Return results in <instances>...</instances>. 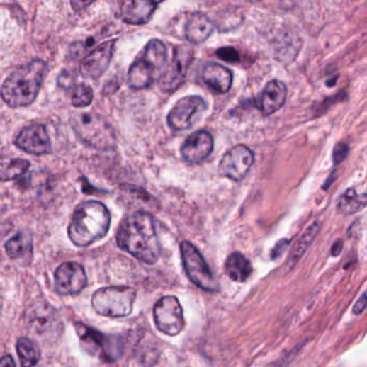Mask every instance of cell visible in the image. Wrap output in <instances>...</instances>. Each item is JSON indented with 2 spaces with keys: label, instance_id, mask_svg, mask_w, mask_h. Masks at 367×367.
I'll return each mask as SVG.
<instances>
[{
  "label": "cell",
  "instance_id": "4dcf8cb0",
  "mask_svg": "<svg viewBox=\"0 0 367 367\" xmlns=\"http://www.w3.org/2000/svg\"><path fill=\"white\" fill-rule=\"evenodd\" d=\"M348 153H349V147L347 145L344 144V142L336 145L333 152L334 163H341L347 157Z\"/></svg>",
  "mask_w": 367,
  "mask_h": 367
},
{
  "label": "cell",
  "instance_id": "e575fe53",
  "mask_svg": "<svg viewBox=\"0 0 367 367\" xmlns=\"http://www.w3.org/2000/svg\"><path fill=\"white\" fill-rule=\"evenodd\" d=\"M90 5H92V1H91V3H86V1H72V6L74 11H80V10L86 9V8Z\"/></svg>",
  "mask_w": 367,
  "mask_h": 367
},
{
  "label": "cell",
  "instance_id": "8992f818",
  "mask_svg": "<svg viewBox=\"0 0 367 367\" xmlns=\"http://www.w3.org/2000/svg\"><path fill=\"white\" fill-rule=\"evenodd\" d=\"M136 295L130 287L101 288L93 294V308L101 316L124 318L132 314Z\"/></svg>",
  "mask_w": 367,
  "mask_h": 367
},
{
  "label": "cell",
  "instance_id": "9a60e30c",
  "mask_svg": "<svg viewBox=\"0 0 367 367\" xmlns=\"http://www.w3.org/2000/svg\"><path fill=\"white\" fill-rule=\"evenodd\" d=\"M14 144L28 154L45 155L52 151L49 134L43 124H30L23 128L14 139Z\"/></svg>",
  "mask_w": 367,
  "mask_h": 367
},
{
  "label": "cell",
  "instance_id": "52a82bcc",
  "mask_svg": "<svg viewBox=\"0 0 367 367\" xmlns=\"http://www.w3.org/2000/svg\"><path fill=\"white\" fill-rule=\"evenodd\" d=\"M76 329L84 351L103 362H115L123 354V341L119 336L107 335L81 323H77Z\"/></svg>",
  "mask_w": 367,
  "mask_h": 367
},
{
  "label": "cell",
  "instance_id": "5bb4252c",
  "mask_svg": "<svg viewBox=\"0 0 367 367\" xmlns=\"http://www.w3.org/2000/svg\"><path fill=\"white\" fill-rule=\"evenodd\" d=\"M54 283L60 295H76L88 285V277L82 265L77 262H66L56 269Z\"/></svg>",
  "mask_w": 367,
  "mask_h": 367
},
{
  "label": "cell",
  "instance_id": "5b68a950",
  "mask_svg": "<svg viewBox=\"0 0 367 367\" xmlns=\"http://www.w3.org/2000/svg\"><path fill=\"white\" fill-rule=\"evenodd\" d=\"M72 130L84 144L98 150L115 148L117 137L111 124L96 112H83L70 120Z\"/></svg>",
  "mask_w": 367,
  "mask_h": 367
},
{
  "label": "cell",
  "instance_id": "3957f363",
  "mask_svg": "<svg viewBox=\"0 0 367 367\" xmlns=\"http://www.w3.org/2000/svg\"><path fill=\"white\" fill-rule=\"evenodd\" d=\"M111 215L103 203L83 202L77 207L68 227V236L77 247H89L107 235Z\"/></svg>",
  "mask_w": 367,
  "mask_h": 367
},
{
  "label": "cell",
  "instance_id": "4316f807",
  "mask_svg": "<svg viewBox=\"0 0 367 367\" xmlns=\"http://www.w3.org/2000/svg\"><path fill=\"white\" fill-rule=\"evenodd\" d=\"M16 352L22 367H33L40 360L41 352L36 343L30 338L21 337L16 343Z\"/></svg>",
  "mask_w": 367,
  "mask_h": 367
},
{
  "label": "cell",
  "instance_id": "1f68e13d",
  "mask_svg": "<svg viewBox=\"0 0 367 367\" xmlns=\"http://www.w3.org/2000/svg\"><path fill=\"white\" fill-rule=\"evenodd\" d=\"M367 307V291L361 296L360 300L356 303L354 307V312L356 315H360Z\"/></svg>",
  "mask_w": 367,
  "mask_h": 367
},
{
  "label": "cell",
  "instance_id": "7c38bea8",
  "mask_svg": "<svg viewBox=\"0 0 367 367\" xmlns=\"http://www.w3.org/2000/svg\"><path fill=\"white\" fill-rule=\"evenodd\" d=\"M155 325L162 333L176 336L184 329V309L175 296H164L153 309Z\"/></svg>",
  "mask_w": 367,
  "mask_h": 367
},
{
  "label": "cell",
  "instance_id": "7a4b0ae2",
  "mask_svg": "<svg viewBox=\"0 0 367 367\" xmlns=\"http://www.w3.org/2000/svg\"><path fill=\"white\" fill-rule=\"evenodd\" d=\"M47 70V63L43 60H34L16 68L3 83V101L11 108L26 107L34 103Z\"/></svg>",
  "mask_w": 367,
  "mask_h": 367
},
{
  "label": "cell",
  "instance_id": "e0dca14e",
  "mask_svg": "<svg viewBox=\"0 0 367 367\" xmlns=\"http://www.w3.org/2000/svg\"><path fill=\"white\" fill-rule=\"evenodd\" d=\"M181 157L190 164H201L213 151V138L207 130H197L184 140Z\"/></svg>",
  "mask_w": 367,
  "mask_h": 367
},
{
  "label": "cell",
  "instance_id": "30bf717a",
  "mask_svg": "<svg viewBox=\"0 0 367 367\" xmlns=\"http://www.w3.org/2000/svg\"><path fill=\"white\" fill-rule=\"evenodd\" d=\"M208 105L204 98L191 95L179 99L167 115V123L176 132L193 128L202 119Z\"/></svg>",
  "mask_w": 367,
  "mask_h": 367
},
{
  "label": "cell",
  "instance_id": "d6986e66",
  "mask_svg": "<svg viewBox=\"0 0 367 367\" xmlns=\"http://www.w3.org/2000/svg\"><path fill=\"white\" fill-rule=\"evenodd\" d=\"M288 90L285 83L279 80H273L267 83L262 94L259 97L258 106L263 115H271L285 103Z\"/></svg>",
  "mask_w": 367,
  "mask_h": 367
},
{
  "label": "cell",
  "instance_id": "cb8c5ba5",
  "mask_svg": "<svg viewBox=\"0 0 367 367\" xmlns=\"http://www.w3.org/2000/svg\"><path fill=\"white\" fill-rule=\"evenodd\" d=\"M6 252L12 260L26 261L32 259L33 237L26 232H20L10 238L5 244Z\"/></svg>",
  "mask_w": 367,
  "mask_h": 367
},
{
  "label": "cell",
  "instance_id": "44dd1931",
  "mask_svg": "<svg viewBox=\"0 0 367 367\" xmlns=\"http://www.w3.org/2000/svg\"><path fill=\"white\" fill-rule=\"evenodd\" d=\"M367 206V182L348 188L337 202V210L343 215H352Z\"/></svg>",
  "mask_w": 367,
  "mask_h": 367
},
{
  "label": "cell",
  "instance_id": "836d02e7",
  "mask_svg": "<svg viewBox=\"0 0 367 367\" xmlns=\"http://www.w3.org/2000/svg\"><path fill=\"white\" fill-rule=\"evenodd\" d=\"M0 367H16V362L11 356H5L1 358Z\"/></svg>",
  "mask_w": 367,
  "mask_h": 367
},
{
  "label": "cell",
  "instance_id": "f1b7e54d",
  "mask_svg": "<svg viewBox=\"0 0 367 367\" xmlns=\"http://www.w3.org/2000/svg\"><path fill=\"white\" fill-rule=\"evenodd\" d=\"M94 98L92 88L86 84H78L72 93V103L76 108H84L91 105Z\"/></svg>",
  "mask_w": 367,
  "mask_h": 367
},
{
  "label": "cell",
  "instance_id": "7402d4cb",
  "mask_svg": "<svg viewBox=\"0 0 367 367\" xmlns=\"http://www.w3.org/2000/svg\"><path fill=\"white\" fill-rule=\"evenodd\" d=\"M213 30L215 25L206 14L195 12L186 23V38L188 43L200 45L210 37Z\"/></svg>",
  "mask_w": 367,
  "mask_h": 367
},
{
  "label": "cell",
  "instance_id": "6da1fadb",
  "mask_svg": "<svg viewBox=\"0 0 367 367\" xmlns=\"http://www.w3.org/2000/svg\"><path fill=\"white\" fill-rule=\"evenodd\" d=\"M117 242L122 250L147 264H154L161 254L154 220L144 211L132 213L122 221Z\"/></svg>",
  "mask_w": 367,
  "mask_h": 367
},
{
  "label": "cell",
  "instance_id": "f546056e",
  "mask_svg": "<svg viewBox=\"0 0 367 367\" xmlns=\"http://www.w3.org/2000/svg\"><path fill=\"white\" fill-rule=\"evenodd\" d=\"M217 55L219 59L227 62V63H236L239 61L240 55L237 50L232 47H223L217 50Z\"/></svg>",
  "mask_w": 367,
  "mask_h": 367
},
{
  "label": "cell",
  "instance_id": "8fae6325",
  "mask_svg": "<svg viewBox=\"0 0 367 367\" xmlns=\"http://www.w3.org/2000/svg\"><path fill=\"white\" fill-rule=\"evenodd\" d=\"M193 61V50L190 45H177L174 50L173 60L164 70L159 80V88L164 92L177 91L186 79L188 67Z\"/></svg>",
  "mask_w": 367,
  "mask_h": 367
},
{
  "label": "cell",
  "instance_id": "603a6c76",
  "mask_svg": "<svg viewBox=\"0 0 367 367\" xmlns=\"http://www.w3.org/2000/svg\"><path fill=\"white\" fill-rule=\"evenodd\" d=\"M122 198L130 205H135L141 208V211L148 213V210H159V203L154 196L147 192L144 188L132 184H123L120 186Z\"/></svg>",
  "mask_w": 367,
  "mask_h": 367
},
{
  "label": "cell",
  "instance_id": "484cf974",
  "mask_svg": "<svg viewBox=\"0 0 367 367\" xmlns=\"http://www.w3.org/2000/svg\"><path fill=\"white\" fill-rule=\"evenodd\" d=\"M319 231H320V224L316 222V223L312 224V227H309L308 230L303 234L302 237L298 239L293 250L291 251L290 258L288 259L287 265L289 269H291L292 267L302 259L305 252L308 250L309 247H310V244L314 242L316 236L318 235Z\"/></svg>",
  "mask_w": 367,
  "mask_h": 367
},
{
  "label": "cell",
  "instance_id": "ffe728a7",
  "mask_svg": "<svg viewBox=\"0 0 367 367\" xmlns=\"http://www.w3.org/2000/svg\"><path fill=\"white\" fill-rule=\"evenodd\" d=\"M202 79L205 84H207L211 90L222 94V93L229 92L231 89L233 74L231 70L224 67L221 64L210 62L205 64L203 67Z\"/></svg>",
  "mask_w": 367,
  "mask_h": 367
},
{
  "label": "cell",
  "instance_id": "83f0119b",
  "mask_svg": "<svg viewBox=\"0 0 367 367\" xmlns=\"http://www.w3.org/2000/svg\"><path fill=\"white\" fill-rule=\"evenodd\" d=\"M30 162L23 159H11L1 164L0 179L1 181H10L22 177L30 169Z\"/></svg>",
  "mask_w": 367,
  "mask_h": 367
},
{
  "label": "cell",
  "instance_id": "9c48e42d",
  "mask_svg": "<svg viewBox=\"0 0 367 367\" xmlns=\"http://www.w3.org/2000/svg\"><path fill=\"white\" fill-rule=\"evenodd\" d=\"M26 323L32 333L45 341H55L63 331L61 318L47 303H38L27 310Z\"/></svg>",
  "mask_w": 367,
  "mask_h": 367
},
{
  "label": "cell",
  "instance_id": "d6a6232c",
  "mask_svg": "<svg viewBox=\"0 0 367 367\" xmlns=\"http://www.w3.org/2000/svg\"><path fill=\"white\" fill-rule=\"evenodd\" d=\"M288 240H282V242H280L279 244L276 246V248L273 249V259H275L276 256H279L280 253L283 252V251L286 250V248H287Z\"/></svg>",
  "mask_w": 367,
  "mask_h": 367
},
{
  "label": "cell",
  "instance_id": "ba28073f",
  "mask_svg": "<svg viewBox=\"0 0 367 367\" xmlns=\"http://www.w3.org/2000/svg\"><path fill=\"white\" fill-rule=\"evenodd\" d=\"M180 251H181L184 269L191 281L205 291H217L219 288L217 280L211 273L206 261L203 258L200 251L195 248L194 244L186 240L182 242L180 244Z\"/></svg>",
  "mask_w": 367,
  "mask_h": 367
},
{
  "label": "cell",
  "instance_id": "277c9868",
  "mask_svg": "<svg viewBox=\"0 0 367 367\" xmlns=\"http://www.w3.org/2000/svg\"><path fill=\"white\" fill-rule=\"evenodd\" d=\"M167 61L165 43L152 39L147 43L128 70V83L134 90H144L161 79Z\"/></svg>",
  "mask_w": 367,
  "mask_h": 367
},
{
  "label": "cell",
  "instance_id": "d590c367",
  "mask_svg": "<svg viewBox=\"0 0 367 367\" xmlns=\"http://www.w3.org/2000/svg\"><path fill=\"white\" fill-rule=\"evenodd\" d=\"M341 249H343V242H341V240H338V242L334 244L333 248H332V254L337 256L338 254L341 253Z\"/></svg>",
  "mask_w": 367,
  "mask_h": 367
},
{
  "label": "cell",
  "instance_id": "d4e9b609",
  "mask_svg": "<svg viewBox=\"0 0 367 367\" xmlns=\"http://www.w3.org/2000/svg\"><path fill=\"white\" fill-rule=\"evenodd\" d=\"M225 271L227 276L234 281L244 282L252 273V266L246 256L242 253L234 252L230 254L225 262Z\"/></svg>",
  "mask_w": 367,
  "mask_h": 367
},
{
  "label": "cell",
  "instance_id": "4fadbf2b",
  "mask_svg": "<svg viewBox=\"0 0 367 367\" xmlns=\"http://www.w3.org/2000/svg\"><path fill=\"white\" fill-rule=\"evenodd\" d=\"M254 162V155L248 147L238 145L230 149L220 162L219 171L223 177L239 182L246 177Z\"/></svg>",
  "mask_w": 367,
  "mask_h": 367
},
{
  "label": "cell",
  "instance_id": "2e32d148",
  "mask_svg": "<svg viewBox=\"0 0 367 367\" xmlns=\"http://www.w3.org/2000/svg\"><path fill=\"white\" fill-rule=\"evenodd\" d=\"M115 40L106 41L86 54L80 63V74L84 78L97 80L109 67L115 53Z\"/></svg>",
  "mask_w": 367,
  "mask_h": 367
},
{
  "label": "cell",
  "instance_id": "ac0fdd59",
  "mask_svg": "<svg viewBox=\"0 0 367 367\" xmlns=\"http://www.w3.org/2000/svg\"><path fill=\"white\" fill-rule=\"evenodd\" d=\"M159 3L146 0L122 1L120 4V18L126 24L144 25L150 21Z\"/></svg>",
  "mask_w": 367,
  "mask_h": 367
}]
</instances>
